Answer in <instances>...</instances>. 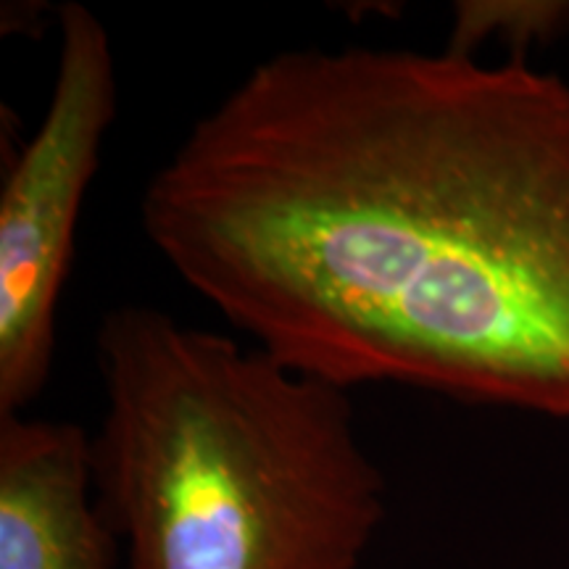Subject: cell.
I'll return each instance as SVG.
<instances>
[{"mask_svg": "<svg viewBox=\"0 0 569 569\" xmlns=\"http://www.w3.org/2000/svg\"><path fill=\"white\" fill-rule=\"evenodd\" d=\"M140 224L298 372L569 419V82L522 56H269L156 169Z\"/></svg>", "mask_w": 569, "mask_h": 569, "instance_id": "obj_1", "label": "cell"}, {"mask_svg": "<svg viewBox=\"0 0 569 569\" xmlns=\"http://www.w3.org/2000/svg\"><path fill=\"white\" fill-rule=\"evenodd\" d=\"M92 488L124 569H359L388 482L351 390L142 303L96 332Z\"/></svg>", "mask_w": 569, "mask_h": 569, "instance_id": "obj_2", "label": "cell"}, {"mask_svg": "<svg viewBox=\"0 0 569 569\" xmlns=\"http://www.w3.org/2000/svg\"><path fill=\"white\" fill-rule=\"evenodd\" d=\"M117 103L103 21L63 3L48 109L0 188V415H24L48 386L77 224Z\"/></svg>", "mask_w": 569, "mask_h": 569, "instance_id": "obj_3", "label": "cell"}, {"mask_svg": "<svg viewBox=\"0 0 569 569\" xmlns=\"http://www.w3.org/2000/svg\"><path fill=\"white\" fill-rule=\"evenodd\" d=\"M92 488L90 432L0 415V569H119Z\"/></svg>", "mask_w": 569, "mask_h": 569, "instance_id": "obj_4", "label": "cell"}, {"mask_svg": "<svg viewBox=\"0 0 569 569\" xmlns=\"http://www.w3.org/2000/svg\"><path fill=\"white\" fill-rule=\"evenodd\" d=\"M569 3H457L451 40L446 48L472 53L482 40L503 38L525 48L532 40L551 38L565 30Z\"/></svg>", "mask_w": 569, "mask_h": 569, "instance_id": "obj_5", "label": "cell"}]
</instances>
